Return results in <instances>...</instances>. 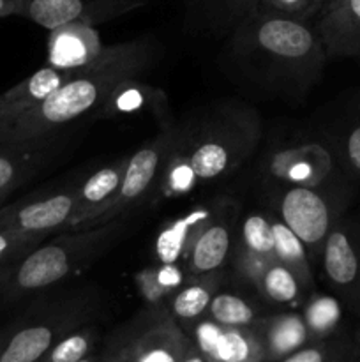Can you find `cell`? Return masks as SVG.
<instances>
[{
    "instance_id": "obj_1",
    "label": "cell",
    "mask_w": 360,
    "mask_h": 362,
    "mask_svg": "<svg viewBox=\"0 0 360 362\" xmlns=\"http://www.w3.org/2000/svg\"><path fill=\"white\" fill-rule=\"evenodd\" d=\"M224 53L239 83L289 103L304 99L320 83L328 60L313 21L261 9L229 32Z\"/></svg>"
},
{
    "instance_id": "obj_2",
    "label": "cell",
    "mask_w": 360,
    "mask_h": 362,
    "mask_svg": "<svg viewBox=\"0 0 360 362\" xmlns=\"http://www.w3.org/2000/svg\"><path fill=\"white\" fill-rule=\"evenodd\" d=\"M152 39H133L106 46L92 64L56 88L44 101L7 122H0V144H34L49 140L62 127L87 115H97L116 85L147 73L154 64Z\"/></svg>"
},
{
    "instance_id": "obj_3",
    "label": "cell",
    "mask_w": 360,
    "mask_h": 362,
    "mask_svg": "<svg viewBox=\"0 0 360 362\" xmlns=\"http://www.w3.org/2000/svg\"><path fill=\"white\" fill-rule=\"evenodd\" d=\"M126 226L127 216L94 228L49 237L7 269L0 293L6 300H18L44 292L69 276L80 274L122 239Z\"/></svg>"
},
{
    "instance_id": "obj_4",
    "label": "cell",
    "mask_w": 360,
    "mask_h": 362,
    "mask_svg": "<svg viewBox=\"0 0 360 362\" xmlns=\"http://www.w3.org/2000/svg\"><path fill=\"white\" fill-rule=\"evenodd\" d=\"M260 140V115L240 101L221 103L196 127L180 129V145L200 184L217 182L235 173L254 154Z\"/></svg>"
},
{
    "instance_id": "obj_5",
    "label": "cell",
    "mask_w": 360,
    "mask_h": 362,
    "mask_svg": "<svg viewBox=\"0 0 360 362\" xmlns=\"http://www.w3.org/2000/svg\"><path fill=\"white\" fill-rule=\"evenodd\" d=\"M95 293L76 290L46 299L0 334V362H39L56 341L94 322Z\"/></svg>"
},
{
    "instance_id": "obj_6",
    "label": "cell",
    "mask_w": 360,
    "mask_h": 362,
    "mask_svg": "<svg viewBox=\"0 0 360 362\" xmlns=\"http://www.w3.org/2000/svg\"><path fill=\"white\" fill-rule=\"evenodd\" d=\"M352 187L346 177L316 187L268 184V211L277 216L306 246L311 262H320L321 247L335 223L346 214L352 202Z\"/></svg>"
},
{
    "instance_id": "obj_7",
    "label": "cell",
    "mask_w": 360,
    "mask_h": 362,
    "mask_svg": "<svg viewBox=\"0 0 360 362\" xmlns=\"http://www.w3.org/2000/svg\"><path fill=\"white\" fill-rule=\"evenodd\" d=\"M189 345L166 306H143L102 343V362H180Z\"/></svg>"
},
{
    "instance_id": "obj_8",
    "label": "cell",
    "mask_w": 360,
    "mask_h": 362,
    "mask_svg": "<svg viewBox=\"0 0 360 362\" xmlns=\"http://www.w3.org/2000/svg\"><path fill=\"white\" fill-rule=\"evenodd\" d=\"M179 136L180 127L169 124V126L161 127V131L152 140H148L133 156H129L115 198L85 228H94V226L106 225L113 219L126 218L131 211L138 209L147 198H150L152 191H155V186H157L162 166L168 156L172 154Z\"/></svg>"
},
{
    "instance_id": "obj_9",
    "label": "cell",
    "mask_w": 360,
    "mask_h": 362,
    "mask_svg": "<svg viewBox=\"0 0 360 362\" xmlns=\"http://www.w3.org/2000/svg\"><path fill=\"white\" fill-rule=\"evenodd\" d=\"M318 264L342 308L360 317V214H344L335 223Z\"/></svg>"
},
{
    "instance_id": "obj_10",
    "label": "cell",
    "mask_w": 360,
    "mask_h": 362,
    "mask_svg": "<svg viewBox=\"0 0 360 362\" xmlns=\"http://www.w3.org/2000/svg\"><path fill=\"white\" fill-rule=\"evenodd\" d=\"M268 184L316 187L344 177L323 141H293L272 148L263 163Z\"/></svg>"
},
{
    "instance_id": "obj_11",
    "label": "cell",
    "mask_w": 360,
    "mask_h": 362,
    "mask_svg": "<svg viewBox=\"0 0 360 362\" xmlns=\"http://www.w3.org/2000/svg\"><path fill=\"white\" fill-rule=\"evenodd\" d=\"M148 2L150 0H21L20 16L52 30L66 23L101 25Z\"/></svg>"
},
{
    "instance_id": "obj_12",
    "label": "cell",
    "mask_w": 360,
    "mask_h": 362,
    "mask_svg": "<svg viewBox=\"0 0 360 362\" xmlns=\"http://www.w3.org/2000/svg\"><path fill=\"white\" fill-rule=\"evenodd\" d=\"M76 184L46 197H30L0 207V230L53 237L69 228Z\"/></svg>"
},
{
    "instance_id": "obj_13",
    "label": "cell",
    "mask_w": 360,
    "mask_h": 362,
    "mask_svg": "<svg viewBox=\"0 0 360 362\" xmlns=\"http://www.w3.org/2000/svg\"><path fill=\"white\" fill-rule=\"evenodd\" d=\"M239 221L240 209L235 202L229 198L215 200L212 216L198 233L193 250L187 257V274L196 276L224 269L235 247Z\"/></svg>"
},
{
    "instance_id": "obj_14",
    "label": "cell",
    "mask_w": 360,
    "mask_h": 362,
    "mask_svg": "<svg viewBox=\"0 0 360 362\" xmlns=\"http://www.w3.org/2000/svg\"><path fill=\"white\" fill-rule=\"evenodd\" d=\"M180 327L208 362H265L253 327L221 325L207 317Z\"/></svg>"
},
{
    "instance_id": "obj_15",
    "label": "cell",
    "mask_w": 360,
    "mask_h": 362,
    "mask_svg": "<svg viewBox=\"0 0 360 362\" xmlns=\"http://www.w3.org/2000/svg\"><path fill=\"white\" fill-rule=\"evenodd\" d=\"M275 260L274 232L270 211H249L240 218L232 264L235 276L246 285L253 286L270 262Z\"/></svg>"
},
{
    "instance_id": "obj_16",
    "label": "cell",
    "mask_w": 360,
    "mask_h": 362,
    "mask_svg": "<svg viewBox=\"0 0 360 362\" xmlns=\"http://www.w3.org/2000/svg\"><path fill=\"white\" fill-rule=\"evenodd\" d=\"M313 25L327 59L360 60V0H327Z\"/></svg>"
},
{
    "instance_id": "obj_17",
    "label": "cell",
    "mask_w": 360,
    "mask_h": 362,
    "mask_svg": "<svg viewBox=\"0 0 360 362\" xmlns=\"http://www.w3.org/2000/svg\"><path fill=\"white\" fill-rule=\"evenodd\" d=\"M323 136L346 179L360 186V88L344 99Z\"/></svg>"
},
{
    "instance_id": "obj_18",
    "label": "cell",
    "mask_w": 360,
    "mask_h": 362,
    "mask_svg": "<svg viewBox=\"0 0 360 362\" xmlns=\"http://www.w3.org/2000/svg\"><path fill=\"white\" fill-rule=\"evenodd\" d=\"M129 156L115 159L109 165L95 170L90 177L81 184H76L74 193V212L71 218V225L66 232L83 230L94 218H97L109 202L115 198L126 172Z\"/></svg>"
},
{
    "instance_id": "obj_19",
    "label": "cell",
    "mask_w": 360,
    "mask_h": 362,
    "mask_svg": "<svg viewBox=\"0 0 360 362\" xmlns=\"http://www.w3.org/2000/svg\"><path fill=\"white\" fill-rule=\"evenodd\" d=\"M46 46V64L59 69H78L88 66L106 48L95 25L85 23H66L52 28Z\"/></svg>"
},
{
    "instance_id": "obj_20",
    "label": "cell",
    "mask_w": 360,
    "mask_h": 362,
    "mask_svg": "<svg viewBox=\"0 0 360 362\" xmlns=\"http://www.w3.org/2000/svg\"><path fill=\"white\" fill-rule=\"evenodd\" d=\"M138 78H129L116 85L109 94L102 108L99 110V119H116V117L133 115H154L161 127L169 126L168 99L161 88L148 85Z\"/></svg>"
},
{
    "instance_id": "obj_21",
    "label": "cell",
    "mask_w": 360,
    "mask_h": 362,
    "mask_svg": "<svg viewBox=\"0 0 360 362\" xmlns=\"http://www.w3.org/2000/svg\"><path fill=\"white\" fill-rule=\"evenodd\" d=\"M214 204H200L191 207L184 214L169 219L161 230L154 243V257L159 264H182L186 265L198 233L208 221L214 211Z\"/></svg>"
},
{
    "instance_id": "obj_22",
    "label": "cell",
    "mask_w": 360,
    "mask_h": 362,
    "mask_svg": "<svg viewBox=\"0 0 360 362\" xmlns=\"http://www.w3.org/2000/svg\"><path fill=\"white\" fill-rule=\"evenodd\" d=\"M263 349L265 362H279L311 341L300 311L286 310L268 313L251 325Z\"/></svg>"
},
{
    "instance_id": "obj_23",
    "label": "cell",
    "mask_w": 360,
    "mask_h": 362,
    "mask_svg": "<svg viewBox=\"0 0 360 362\" xmlns=\"http://www.w3.org/2000/svg\"><path fill=\"white\" fill-rule=\"evenodd\" d=\"M78 69H59L46 64L34 74L0 94V122H7L44 101L49 94L74 78Z\"/></svg>"
},
{
    "instance_id": "obj_24",
    "label": "cell",
    "mask_w": 360,
    "mask_h": 362,
    "mask_svg": "<svg viewBox=\"0 0 360 362\" xmlns=\"http://www.w3.org/2000/svg\"><path fill=\"white\" fill-rule=\"evenodd\" d=\"M53 138L34 144H0V198L28 182L53 158Z\"/></svg>"
},
{
    "instance_id": "obj_25",
    "label": "cell",
    "mask_w": 360,
    "mask_h": 362,
    "mask_svg": "<svg viewBox=\"0 0 360 362\" xmlns=\"http://www.w3.org/2000/svg\"><path fill=\"white\" fill-rule=\"evenodd\" d=\"M222 278H224L222 269L189 276L182 286L166 300L164 306L168 313L179 322V325L203 318L214 296L221 290Z\"/></svg>"
},
{
    "instance_id": "obj_26",
    "label": "cell",
    "mask_w": 360,
    "mask_h": 362,
    "mask_svg": "<svg viewBox=\"0 0 360 362\" xmlns=\"http://www.w3.org/2000/svg\"><path fill=\"white\" fill-rule=\"evenodd\" d=\"M254 290L267 306L282 308V310H299L309 296L295 274L277 260L267 265L254 285Z\"/></svg>"
},
{
    "instance_id": "obj_27",
    "label": "cell",
    "mask_w": 360,
    "mask_h": 362,
    "mask_svg": "<svg viewBox=\"0 0 360 362\" xmlns=\"http://www.w3.org/2000/svg\"><path fill=\"white\" fill-rule=\"evenodd\" d=\"M187 278L186 265L155 262L134 274V286L145 306H164Z\"/></svg>"
},
{
    "instance_id": "obj_28",
    "label": "cell",
    "mask_w": 360,
    "mask_h": 362,
    "mask_svg": "<svg viewBox=\"0 0 360 362\" xmlns=\"http://www.w3.org/2000/svg\"><path fill=\"white\" fill-rule=\"evenodd\" d=\"M272 232H274V244H275V260L281 262L284 267L295 274L300 285L304 286L307 293L316 290V281H314L313 262H311L309 253L302 240L281 221L275 214L270 212Z\"/></svg>"
},
{
    "instance_id": "obj_29",
    "label": "cell",
    "mask_w": 360,
    "mask_h": 362,
    "mask_svg": "<svg viewBox=\"0 0 360 362\" xmlns=\"http://www.w3.org/2000/svg\"><path fill=\"white\" fill-rule=\"evenodd\" d=\"M300 315L311 336V341L334 338L341 329L342 304L335 296L314 290L300 308Z\"/></svg>"
},
{
    "instance_id": "obj_30",
    "label": "cell",
    "mask_w": 360,
    "mask_h": 362,
    "mask_svg": "<svg viewBox=\"0 0 360 362\" xmlns=\"http://www.w3.org/2000/svg\"><path fill=\"white\" fill-rule=\"evenodd\" d=\"M267 308L258 300L240 296L236 292H226L219 290L212 299L205 317L217 322L221 325H232V327H251L256 324L261 317L268 315Z\"/></svg>"
},
{
    "instance_id": "obj_31",
    "label": "cell",
    "mask_w": 360,
    "mask_h": 362,
    "mask_svg": "<svg viewBox=\"0 0 360 362\" xmlns=\"http://www.w3.org/2000/svg\"><path fill=\"white\" fill-rule=\"evenodd\" d=\"M198 186H200V179L194 172L189 156L180 145L179 136L172 154L168 156L164 166H162L157 186H155V193L159 198L172 200V198L189 197L193 191H196Z\"/></svg>"
},
{
    "instance_id": "obj_32",
    "label": "cell",
    "mask_w": 360,
    "mask_h": 362,
    "mask_svg": "<svg viewBox=\"0 0 360 362\" xmlns=\"http://www.w3.org/2000/svg\"><path fill=\"white\" fill-rule=\"evenodd\" d=\"M101 329L95 322H88L56 341L39 362H78L101 349Z\"/></svg>"
},
{
    "instance_id": "obj_33",
    "label": "cell",
    "mask_w": 360,
    "mask_h": 362,
    "mask_svg": "<svg viewBox=\"0 0 360 362\" xmlns=\"http://www.w3.org/2000/svg\"><path fill=\"white\" fill-rule=\"evenodd\" d=\"M279 362H360L355 341L334 336V338L309 341Z\"/></svg>"
},
{
    "instance_id": "obj_34",
    "label": "cell",
    "mask_w": 360,
    "mask_h": 362,
    "mask_svg": "<svg viewBox=\"0 0 360 362\" xmlns=\"http://www.w3.org/2000/svg\"><path fill=\"white\" fill-rule=\"evenodd\" d=\"M200 7L208 27L232 32L258 9V0H200Z\"/></svg>"
},
{
    "instance_id": "obj_35",
    "label": "cell",
    "mask_w": 360,
    "mask_h": 362,
    "mask_svg": "<svg viewBox=\"0 0 360 362\" xmlns=\"http://www.w3.org/2000/svg\"><path fill=\"white\" fill-rule=\"evenodd\" d=\"M49 237L32 235L16 230H0V271L9 269Z\"/></svg>"
},
{
    "instance_id": "obj_36",
    "label": "cell",
    "mask_w": 360,
    "mask_h": 362,
    "mask_svg": "<svg viewBox=\"0 0 360 362\" xmlns=\"http://www.w3.org/2000/svg\"><path fill=\"white\" fill-rule=\"evenodd\" d=\"M327 0H258V9L296 21H314Z\"/></svg>"
},
{
    "instance_id": "obj_37",
    "label": "cell",
    "mask_w": 360,
    "mask_h": 362,
    "mask_svg": "<svg viewBox=\"0 0 360 362\" xmlns=\"http://www.w3.org/2000/svg\"><path fill=\"white\" fill-rule=\"evenodd\" d=\"M20 9L21 0H0V18L14 16V14L20 16Z\"/></svg>"
},
{
    "instance_id": "obj_38",
    "label": "cell",
    "mask_w": 360,
    "mask_h": 362,
    "mask_svg": "<svg viewBox=\"0 0 360 362\" xmlns=\"http://www.w3.org/2000/svg\"><path fill=\"white\" fill-rule=\"evenodd\" d=\"M180 362H208L207 359L203 357V354L200 352V350L196 349V346L191 343L189 349L186 350V354H184V357L180 359Z\"/></svg>"
},
{
    "instance_id": "obj_39",
    "label": "cell",
    "mask_w": 360,
    "mask_h": 362,
    "mask_svg": "<svg viewBox=\"0 0 360 362\" xmlns=\"http://www.w3.org/2000/svg\"><path fill=\"white\" fill-rule=\"evenodd\" d=\"M102 346V345H101ZM78 362H102V350H95V352H92L90 356H87L85 359L78 361Z\"/></svg>"
},
{
    "instance_id": "obj_40",
    "label": "cell",
    "mask_w": 360,
    "mask_h": 362,
    "mask_svg": "<svg viewBox=\"0 0 360 362\" xmlns=\"http://www.w3.org/2000/svg\"><path fill=\"white\" fill-rule=\"evenodd\" d=\"M355 346H356V350H359V356H360V327L355 334Z\"/></svg>"
},
{
    "instance_id": "obj_41",
    "label": "cell",
    "mask_w": 360,
    "mask_h": 362,
    "mask_svg": "<svg viewBox=\"0 0 360 362\" xmlns=\"http://www.w3.org/2000/svg\"><path fill=\"white\" fill-rule=\"evenodd\" d=\"M6 271H7V269L0 271V286H2V281H4V276H6Z\"/></svg>"
},
{
    "instance_id": "obj_42",
    "label": "cell",
    "mask_w": 360,
    "mask_h": 362,
    "mask_svg": "<svg viewBox=\"0 0 360 362\" xmlns=\"http://www.w3.org/2000/svg\"><path fill=\"white\" fill-rule=\"evenodd\" d=\"M2 202H4V198H0V207H2Z\"/></svg>"
}]
</instances>
